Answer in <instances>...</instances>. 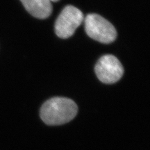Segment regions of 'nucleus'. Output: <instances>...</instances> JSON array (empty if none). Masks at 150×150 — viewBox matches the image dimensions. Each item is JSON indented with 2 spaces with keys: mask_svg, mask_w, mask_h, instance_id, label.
<instances>
[{
  "mask_svg": "<svg viewBox=\"0 0 150 150\" xmlns=\"http://www.w3.org/2000/svg\"><path fill=\"white\" fill-rule=\"evenodd\" d=\"M78 112L76 103L66 97H56L49 99L40 108V117L48 125H64L74 118Z\"/></svg>",
  "mask_w": 150,
  "mask_h": 150,
  "instance_id": "obj_1",
  "label": "nucleus"
},
{
  "mask_svg": "<svg viewBox=\"0 0 150 150\" xmlns=\"http://www.w3.org/2000/svg\"><path fill=\"white\" fill-rule=\"evenodd\" d=\"M85 30L89 37L104 44L111 43L117 38L114 26L98 14L91 13L86 17Z\"/></svg>",
  "mask_w": 150,
  "mask_h": 150,
  "instance_id": "obj_2",
  "label": "nucleus"
},
{
  "mask_svg": "<svg viewBox=\"0 0 150 150\" xmlns=\"http://www.w3.org/2000/svg\"><path fill=\"white\" fill-rule=\"evenodd\" d=\"M83 20V13L79 9L71 5L67 6L56 21V34L61 38H68L74 34Z\"/></svg>",
  "mask_w": 150,
  "mask_h": 150,
  "instance_id": "obj_3",
  "label": "nucleus"
},
{
  "mask_svg": "<svg viewBox=\"0 0 150 150\" xmlns=\"http://www.w3.org/2000/svg\"><path fill=\"white\" fill-rule=\"evenodd\" d=\"M95 71L99 80L106 84L116 83L124 74L122 65L111 54L102 56L96 63Z\"/></svg>",
  "mask_w": 150,
  "mask_h": 150,
  "instance_id": "obj_4",
  "label": "nucleus"
},
{
  "mask_svg": "<svg viewBox=\"0 0 150 150\" xmlns=\"http://www.w3.org/2000/svg\"><path fill=\"white\" fill-rule=\"evenodd\" d=\"M24 8L31 16L38 19H45L52 12L50 0H20Z\"/></svg>",
  "mask_w": 150,
  "mask_h": 150,
  "instance_id": "obj_5",
  "label": "nucleus"
},
{
  "mask_svg": "<svg viewBox=\"0 0 150 150\" xmlns=\"http://www.w3.org/2000/svg\"><path fill=\"white\" fill-rule=\"evenodd\" d=\"M59 1V0H50V1H54V2H55V1Z\"/></svg>",
  "mask_w": 150,
  "mask_h": 150,
  "instance_id": "obj_6",
  "label": "nucleus"
}]
</instances>
